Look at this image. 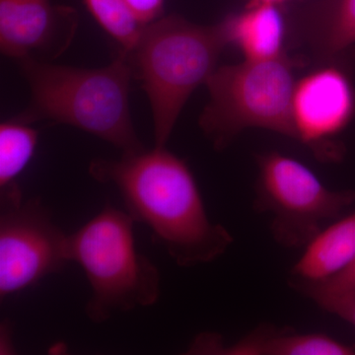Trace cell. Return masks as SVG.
I'll use <instances>...</instances> for the list:
<instances>
[{"mask_svg": "<svg viewBox=\"0 0 355 355\" xmlns=\"http://www.w3.org/2000/svg\"><path fill=\"white\" fill-rule=\"evenodd\" d=\"M302 292L304 295L312 292L321 293H333L355 289V260L345 270L329 277V279L317 282H302L292 286Z\"/></svg>", "mask_w": 355, "mask_h": 355, "instance_id": "obj_17", "label": "cell"}, {"mask_svg": "<svg viewBox=\"0 0 355 355\" xmlns=\"http://www.w3.org/2000/svg\"><path fill=\"white\" fill-rule=\"evenodd\" d=\"M293 33L320 62L335 60L355 44V0H316L298 11Z\"/></svg>", "mask_w": 355, "mask_h": 355, "instance_id": "obj_11", "label": "cell"}, {"mask_svg": "<svg viewBox=\"0 0 355 355\" xmlns=\"http://www.w3.org/2000/svg\"><path fill=\"white\" fill-rule=\"evenodd\" d=\"M38 137L36 130L21 121L0 125V198L22 193L16 180L34 155Z\"/></svg>", "mask_w": 355, "mask_h": 355, "instance_id": "obj_14", "label": "cell"}, {"mask_svg": "<svg viewBox=\"0 0 355 355\" xmlns=\"http://www.w3.org/2000/svg\"><path fill=\"white\" fill-rule=\"evenodd\" d=\"M67 235L39 198L0 200V300L64 270Z\"/></svg>", "mask_w": 355, "mask_h": 355, "instance_id": "obj_7", "label": "cell"}, {"mask_svg": "<svg viewBox=\"0 0 355 355\" xmlns=\"http://www.w3.org/2000/svg\"><path fill=\"white\" fill-rule=\"evenodd\" d=\"M300 58L286 53L270 60H245L217 67L207 81L209 102L200 125L217 150L247 128H263L296 139L292 96Z\"/></svg>", "mask_w": 355, "mask_h": 355, "instance_id": "obj_5", "label": "cell"}, {"mask_svg": "<svg viewBox=\"0 0 355 355\" xmlns=\"http://www.w3.org/2000/svg\"><path fill=\"white\" fill-rule=\"evenodd\" d=\"M74 9L51 0H0V49L19 60L55 58L67 50L76 35Z\"/></svg>", "mask_w": 355, "mask_h": 355, "instance_id": "obj_9", "label": "cell"}, {"mask_svg": "<svg viewBox=\"0 0 355 355\" xmlns=\"http://www.w3.org/2000/svg\"><path fill=\"white\" fill-rule=\"evenodd\" d=\"M257 165L254 209L270 216L272 238L286 249H304L324 222L355 202V191L330 190L309 167L286 154H260Z\"/></svg>", "mask_w": 355, "mask_h": 355, "instance_id": "obj_6", "label": "cell"}, {"mask_svg": "<svg viewBox=\"0 0 355 355\" xmlns=\"http://www.w3.org/2000/svg\"><path fill=\"white\" fill-rule=\"evenodd\" d=\"M226 46L221 23L197 25L170 15L146 24L137 46L125 51L150 103L155 146H166L184 104L216 71Z\"/></svg>", "mask_w": 355, "mask_h": 355, "instance_id": "obj_3", "label": "cell"}, {"mask_svg": "<svg viewBox=\"0 0 355 355\" xmlns=\"http://www.w3.org/2000/svg\"><path fill=\"white\" fill-rule=\"evenodd\" d=\"M88 10L123 51H132L146 24L137 17L127 0H84Z\"/></svg>", "mask_w": 355, "mask_h": 355, "instance_id": "obj_15", "label": "cell"}, {"mask_svg": "<svg viewBox=\"0 0 355 355\" xmlns=\"http://www.w3.org/2000/svg\"><path fill=\"white\" fill-rule=\"evenodd\" d=\"M228 44L240 50L245 60H270L286 53V19L277 4L254 1L221 22Z\"/></svg>", "mask_w": 355, "mask_h": 355, "instance_id": "obj_12", "label": "cell"}, {"mask_svg": "<svg viewBox=\"0 0 355 355\" xmlns=\"http://www.w3.org/2000/svg\"><path fill=\"white\" fill-rule=\"evenodd\" d=\"M355 260V212L323 229L292 268L291 286L333 277Z\"/></svg>", "mask_w": 355, "mask_h": 355, "instance_id": "obj_13", "label": "cell"}, {"mask_svg": "<svg viewBox=\"0 0 355 355\" xmlns=\"http://www.w3.org/2000/svg\"><path fill=\"white\" fill-rule=\"evenodd\" d=\"M256 2H266V3L277 4L279 2L284 1V0H254Z\"/></svg>", "mask_w": 355, "mask_h": 355, "instance_id": "obj_20", "label": "cell"}, {"mask_svg": "<svg viewBox=\"0 0 355 355\" xmlns=\"http://www.w3.org/2000/svg\"><path fill=\"white\" fill-rule=\"evenodd\" d=\"M135 223L127 210L107 203L83 227L67 235V260L83 268L90 286L85 314L93 323L151 307L160 297V272L137 251Z\"/></svg>", "mask_w": 355, "mask_h": 355, "instance_id": "obj_4", "label": "cell"}, {"mask_svg": "<svg viewBox=\"0 0 355 355\" xmlns=\"http://www.w3.org/2000/svg\"><path fill=\"white\" fill-rule=\"evenodd\" d=\"M137 17L144 24L157 20L164 6L165 0H127Z\"/></svg>", "mask_w": 355, "mask_h": 355, "instance_id": "obj_18", "label": "cell"}, {"mask_svg": "<svg viewBox=\"0 0 355 355\" xmlns=\"http://www.w3.org/2000/svg\"><path fill=\"white\" fill-rule=\"evenodd\" d=\"M306 296L321 309L340 318L355 328V289L333 293L312 292Z\"/></svg>", "mask_w": 355, "mask_h": 355, "instance_id": "obj_16", "label": "cell"}, {"mask_svg": "<svg viewBox=\"0 0 355 355\" xmlns=\"http://www.w3.org/2000/svg\"><path fill=\"white\" fill-rule=\"evenodd\" d=\"M15 352L11 324L7 321L2 322L0 327V354H12Z\"/></svg>", "mask_w": 355, "mask_h": 355, "instance_id": "obj_19", "label": "cell"}, {"mask_svg": "<svg viewBox=\"0 0 355 355\" xmlns=\"http://www.w3.org/2000/svg\"><path fill=\"white\" fill-rule=\"evenodd\" d=\"M190 354L210 355H354L355 347L320 333L301 334L292 329L259 327L233 345L221 336L202 334L193 340Z\"/></svg>", "mask_w": 355, "mask_h": 355, "instance_id": "obj_10", "label": "cell"}, {"mask_svg": "<svg viewBox=\"0 0 355 355\" xmlns=\"http://www.w3.org/2000/svg\"><path fill=\"white\" fill-rule=\"evenodd\" d=\"M336 60L323 62L297 79L292 96L295 139L328 162L343 158L345 148L334 139L355 114L354 83Z\"/></svg>", "mask_w": 355, "mask_h": 355, "instance_id": "obj_8", "label": "cell"}, {"mask_svg": "<svg viewBox=\"0 0 355 355\" xmlns=\"http://www.w3.org/2000/svg\"><path fill=\"white\" fill-rule=\"evenodd\" d=\"M89 173L116 189L133 220L147 226L179 266L211 263L234 242L227 229L209 218L190 167L165 146L96 159Z\"/></svg>", "mask_w": 355, "mask_h": 355, "instance_id": "obj_1", "label": "cell"}, {"mask_svg": "<svg viewBox=\"0 0 355 355\" xmlns=\"http://www.w3.org/2000/svg\"><path fill=\"white\" fill-rule=\"evenodd\" d=\"M31 92L29 106L14 120L48 121L91 133L123 150H144L130 118L128 93L133 78L127 53L112 64L86 69L49 64L35 58L17 60Z\"/></svg>", "mask_w": 355, "mask_h": 355, "instance_id": "obj_2", "label": "cell"}]
</instances>
